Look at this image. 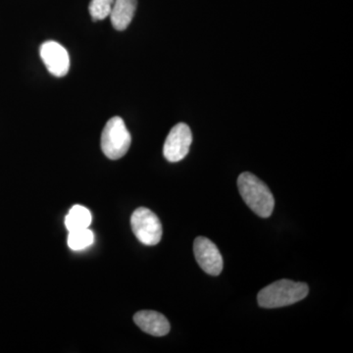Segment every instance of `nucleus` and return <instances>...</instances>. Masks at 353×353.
Instances as JSON below:
<instances>
[{"mask_svg":"<svg viewBox=\"0 0 353 353\" xmlns=\"http://www.w3.org/2000/svg\"><path fill=\"white\" fill-rule=\"evenodd\" d=\"M131 143V134L122 118H111L101 134V150L105 157L112 160L120 159L126 154Z\"/></svg>","mask_w":353,"mask_h":353,"instance_id":"3","label":"nucleus"},{"mask_svg":"<svg viewBox=\"0 0 353 353\" xmlns=\"http://www.w3.org/2000/svg\"><path fill=\"white\" fill-rule=\"evenodd\" d=\"M308 292L309 288L305 283L280 280L260 290L257 301L263 308L284 307L303 301Z\"/></svg>","mask_w":353,"mask_h":353,"instance_id":"2","label":"nucleus"},{"mask_svg":"<svg viewBox=\"0 0 353 353\" xmlns=\"http://www.w3.org/2000/svg\"><path fill=\"white\" fill-rule=\"evenodd\" d=\"M132 233L143 245H157L162 239V225L159 218L152 210L139 208L131 217Z\"/></svg>","mask_w":353,"mask_h":353,"instance_id":"4","label":"nucleus"},{"mask_svg":"<svg viewBox=\"0 0 353 353\" xmlns=\"http://www.w3.org/2000/svg\"><path fill=\"white\" fill-rule=\"evenodd\" d=\"M94 234L88 228L70 232L68 245L72 250H83L94 243Z\"/></svg>","mask_w":353,"mask_h":353,"instance_id":"11","label":"nucleus"},{"mask_svg":"<svg viewBox=\"0 0 353 353\" xmlns=\"http://www.w3.org/2000/svg\"><path fill=\"white\" fill-rule=\"evenodd\" d=\"M238 188L241 197L255 214L268 218L273 213L275 199L271 190L256 176L245 172L238 179Z\"/></svg>","mask_w":353,"mask_h":353,"instance_id":"1","label":"nucleus"},{"mask_svg":"<svg viewBox=\"0 0 353 353\" xmlns=\"http://www.w3.org/2000/svg\"><path fill=\"white\" fill-rule=\"evenodd\" d=\"M194 252L202 270L211 276L220 275L223 259L214 243L204 236H199L194 243Z\"/></svg>","mask_w":353,"mask_h":353,"instance_id":"6","label":"nucleus"},{"mask_svg":"<svg viewBox=\"0 0 353 353\" xmlns=\"http://www.w3.org/2000/svg\"><path fill=\"white\" fill-rule=\"evenodd\" d=\"M138 0H115L111 9L110 20L114 29L124 31L131 24L136 13Z\"/></svg>","mask_w":353,"mask_h":353,"instance_id":"9","label":"nucleus"},{"mask_svg":"<svg viewBox=\"0 0 353 353\" xmlns=\"http://www.w3.org/2000/svg\"><path fill=\"white\" fill-rule=\"evenodd\" d=\"M41 57L46 69L53 76L61 78L68 74L70 57L68 51L57 41H48L41 44Z\"/></svg>","mask_w":353,"mask_h":353,"instance_id":"7","label":"nucleus"},{"mask_svg":"<svg viewBox=\"0 0 353 353\" xmlns=\"http://www.w3.org/2000/svg\"><path fill=\"white\" fill-rule=\"evenodd\" d=\"M115 0H92L88 6L92 20H104L110 15L111 9Z\"/></svg>","mask_w":353,"mask_h":353,"instance_id":"12","label":"nucleus"},{"mask_svg":"<svg viewBox=\"0 0 353 353\" xmlns=\"http://www.w3.org/2000/svg\"><path fill=\"white\" fill-rule=\"evenodd\" d=\"M92 214L82 205H74L65 218V226L69 232L87 229L92 224Z\"/></svg>","mask_w":353,"mask_h":353,"instance_id":"10","label":"nucleus"},{"mask_svg":"<svg viewBox=\"0 0 353 353\" xmlns=\"http://www.w3.org/2000/svg\"><path fill=\"white\" fill-rule=\"evenodd\" d=\"M192 143L190 127L185 123H179L172 128L163 148L164 157L169 162H179L187 157Z\"/></svg>","mask_w":353,"mask_h":353,"instance_id":"5","label":"nucleus"},{"mask_svg":"<svg viewBox=\"0 0 353 353\" xmlns=\"http://www.w3.org/2000/svg\"><path fill=\"white\" fill-rule=\"evenodd\" d=\"M134 321L141 331L154 336H163L170 332V323L161 313L152 310L139 311Z\"/></svg>","mask_w":353,"mask_h":353,"instance_id":"8","label":"nucleus"}]
</instances>
